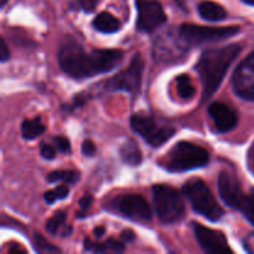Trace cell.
Segmentation results:
<instances>
[{
    "instance_id": "cell-1",
    "label": "cell",
    "mask_w": 254,
    "mask_h": 254,
    "mask_svg": "<svg viewBox=\"0 0 254 254\" xmlns=\"http://www.w3.org/2000/svg\"><path fill=\"white\" fill-rule=\"evenodd\" d=\"M121 50L86 51L79 44L68 41L60 49L59 64L62 71L72 78H88L112 71L123 61Z\"/></svg>"
},
{
    "instance_id": "cell-2",
    "label": "cell",
    "mask_w": 254,
    "mask_h": 254,
    "mask_svg": "<svg viewBox=\"0 0 254 254\" xmlns=\"http://www.w3.org/2000/svg\"><path fill=\"white\" fill-rule=\"evenodd\" d=\"M241 50L240 45L233 44L203 52L197 64V71L203 86L202 102L207 101L220 88L228 68L241 54Z\"/></svg>"
},
{
    "instance_id": "cell-3",
    "label": "cell",
    "mask_w": 254,
    "mask_h": 254,
    "mask_svg": "<svg viewBox=\"0 0 254 254\" xmlns=\"http://www.w3.org/2000/svg\"><path fill=\"white\" fill-rule=\"evenodd\" d=\"M210 161V154L205 148L190 141L175 144L160 160V165L170 173H184L203 168Z\"/></svg>"
},
{
    "instance_id": "cell-4",
    "label": "cell",
    "mask_w": 254,
    "mask_h": 254,
    "mask_svg": "<svg viewBox=\"0 0 254 254\" xmlns=\"http://www.w3.org/2000/svg\"><path fill=\"white\" fill-rule=\"evenodd\" d=\"M184 195L190 201L191 206L198 215L203 216L207 220H221L223 216V210L218 205L217 200L212 195L210 189L201 179H191L184 185Z\"/></svg>"
},
{
    "instance_id": "cell-5",
    "label": "cell",
    "mask_w": 254,
    "mask_h": 254,
    "mask_svg": "<svg viewBox=\"0 0 254 254\" xmlns=\"http://www.w3.org/2000/svg\"><path fill=\"white\" fill-rule=\"evenodd\" d=\"M153 198L156 215L165 225L179 222L185 216V203L176 189L168 185H155L153 188Z\"/></svg>"
},
{
    "instance_id": "cell-6",
    "label": "cell",
    "mask_w": 254,
    "mask_h": 254,
    "mask_svg": "<svg viewBox=\"0 0 254 254\" xmlns=\"http://www.w3.org/2000/svg\"><path fill=\"white\" fill-rule=\"evenodd\" d=\"M130 126L149 145L158 148L175 134V129L166 124H161L153 116L138 113L130 118Z\"/></svg>"
},
{
    "instance_id": "cell-7",
    "label": "cell",
    "mask_w": 254,
    "mask_h": 254,
    "mask_svg": "<svg viewBox=\"0 0 254 254\" xmlns=\"http://www.w3.org/2000/svg\"><path fill=\"white\" fill-rule=\"evenodd\" d=\"M237 32H240V27L236 25L226 27H208L202 25L184 24L179 29L181 39L189 47L208 44V42L222 41L228 37H232Z\"/></svg>"
},
{
    "instance_id": "cell-8",
    "label": "cell",
    "mask_w": 254,
    "mask_h": 254,
    "mask_svg": "<svg viewBox=\"0 0 254 254\" xmlns=\"http://www.w3.org/2000/svg\"><path fill=\"white\" fill-rule=\"evenodd\" d=\"M109 207L123 217L135 222L148 223L151 221L150 206L141 195L126 193V195L117 196L111 201Z\"/></svg>"
},
{
    "instance_id": "cell-9",
    "label": "cell",
    "mask_w": 254,
    "mask_h": 254,
    "mask_svg": "<svg viewBox=\"0 0 254 254\" xmlns=\"http://www.w3.org/2000/svg\"><path fill=\"white\" fill-rule=\"evenodd\" d=\"M144 71V60L141 55L136 54L131 60L128 68L119 72L118 74L107 81V91H126L129 93H136L140 88L141 77Z\"/></svg>"
},
{
    "instance_id": "cell-10",
    "label": "cell",
    "mask_w": 254,
    "mask_h": 254,
    "mask_svg": "<svg viewBox=\"0 0 254 254\" xmlns=\"http://www.w3.org/2000/svg\"><path fill=\"white\" fill-rule=\"evenodd\" d=\"M138 19L136 27L143 32H153L165 24L166 15L163 6L155 0H136Z\"/></svg>"
},
{
    "instance_id": "cell-11",
    "label": "cell",
    "mask_w": 254,
    "mask_h": 254,
    "mask_svg": "<svg viewBox=\"0 0 254 254\" xmlns=\"http://www.w3.org/2000/svg\"><path fill=\"white\" fill-rule=\"evenodd\" d=\"M232 84L237 96L254 102V52L237 67L233 74Z\"/></svg>"
},
{
    "instance_id": "cell-12",
    "label": "cell",
    "mask_w": 254,
    "mask_h": 254,
    "mask_svg": "<svg viewBox=\"0 0 254 254\" xmlns=\"http://www.w3.org/2000/svg\"><path fill=\"white\" fill-rule=\"evenodd\" d=\"M193 231H195L196 240L206 253L220 254V253H231V248L228 247L227 240L225 235L218 231L211 230L198 223H193Z\"/></svg>"
},
{
    "instance_id": "cell-13",
    "label": "cell",
    "mask_w": 254,
    "mask_h": 254,
    "mask_svg": "<svg viewBox=\"0 0 254 254\" xmlns=\"http://www.w3.org/2000/svg\"><path fill=\"white\" fill-rule=\"evenodd\" d=\"M218 192L226 205L236 210L240 208L241 202L246 195L237 176L230 171H222L218 176Z\"/></svg>"
},
{
    "instance_id": "cell-14",
    "label": "cell",
    "mask_w": 254,
    "mask_h": 254,
    "mask_svg": "<svg viewBox=\"0 0 254 254\" xmlns=\"http://www.w3.org/2000/svg\"><path fill=\"white\" fill-rule=\"evenodd\" d=\"M208 114L212 119L216 130L220 133H227L232 130L238 123L237 112L223 102H213L208 107Z\"/></svg>"
},
{
    "instance_id": "cell-15",
    "label": "cell",
    "mask_w": 254,
    "mask_h": 254,
    "mask_svg": "<svg viewBox=\"0 0 254 254\" xmlns=\"http://www.w3.org/2000/svg\"><path fill=\"white\" fill-rule=\"evenodd\" d=\"M198 14L202 19L208 20V21H221L227 16V11L225 10V7L213 1L200 2L198 4Z\"/></svg>"
},
{
    "instance_id": "cell-16",
    "label": "cell",
    "mask_w": 254,
    "mask_h": 254,
    "mask_svg": "<svg viewBox=\"0 0 254 254\" xmlns=\"http://www.w3.org/2000/svg\"><path fill=\"white\" fill-rule=\"evenodd\" d=\"M84 250L93 253H122L124 252V245L121 241L108 240L103 243H93L91 240H84Z\"/></svg>"
},
{
    "instance_id": "cell-17",
    "label": "cell",
    "mask_w": 254,
    "mask_h": 254,
    "mask_svg": "<svg viewBox=\"0 0 254 254\" xmlns=\"http://www.w3.org/2000/svg\"><path fill=\"white\" fill-rule=\"evenodd\" d=\"M119 154H121L122 160L130 166L140 165L141 160H143L141 151L140 149H139L138 144L134 140H131V139L127 140L126 143L121 146Z\"/></svg>"
},
{
    "instance_id": "cell-18",
    "label": "cell",
    "mask_w": 254,
    "mask_h": 254,
    "mask_svg": "<svg viewBox=\"0 0 254 254\" xmlns=\"http://www.w3.org/2000/svg\"><path fill=\"white\" fill-rule=\"evenodd\" d=\"M93 26L97 31L103 34H114L121 29V22L116 16L104 11L97 15L96 19L93 20Z\"/></svg>"
},
{
    "instance_id": "cell-19",
    "label": "cell",
    "mask_w": 254,
    "mask_h": 254,
    "mask_svg": "<svg viewBox=\"0 0 254 254\" xmlns=\"http://www.w3.org/2000/svg\"><path fill=\"white\" fill-rule=\"evenodd\" d=\"M47 233L56 236L62 233V236H68L72 232V228L66 226V212L64 211H57L46 223Z\"/></svg>"
},
{
    "instance_id": "cell-20",
    "label": "cell",
    "mask_w": 254,
    "mask_h": 254,
    "mask_svg": "<svg viewBox=\"0 0 254 254\" xmlns=\"http://www.w3.org/2000/svg\"><path fill=\"white\" fill-rule=\"evenodd\" d=\"M45 124L40 117L34 119H26L21 124V135L24 139L32 140V139L39 138L40 135L45 133Z\"/></svg>"
},
{
    "instance_id": "cell-21",
    "label": "cell",
    "mask_w": 254,
    "mask_h": 254,
    "mask_svg": "<svg viewBox=\"0 0 254 254\" xmlns=\"http://www.w3.org/2000/svg\"><path fill=\"white\" fill-rule=\"evenodd\" d=\"M78 179L79 174L72 170H56L47 175V181L51 184L64 183L66 185H74Z\"/></svg>"
},
{
    "instance_id": "cell-22",
    "label": "cell",
    "mask_w": 254,
    "mask_h": 254,
    "mask_svg": "<svg viewBox=\"0 0 254 254\" xmlns=\"http://www.w3.org/2000/svg\"><path fill=\"white\" fill-rule=\"evenodd\" d=\"M176 89H178L179 97L181 99H185V101L193 98L196 93L192 81H191L188 74H180L178 77V79H176Z\"/></svg>"
},
{
    "instance_id": "cell-23",
    "label": "cell",
    "mask_w": 254,
    "mask_h": 254,
    "mask_svg": "<svg viewBox=\"0 0 254 254\" xmlns=\"http://www.w3.org/2000/svg\"><path fill=\"white\" fill-rule=\"evenodd\" d=\"M238 210H240L241 212L246 216V218L254 226V189L250 191V193H246Z\"/></svg>"
},
{
    "instance_id": "cell-24",
    "label": "cell",
    "mask_w": 254,
    "mask_h": 254,
    "mask_svg": "<svg viewBox=\"0 0 254 254\" xmlns=\"http://www.w3.org/2000/svg\"><path fill=\"white\" fill-rule=\"evenodd\" d=\"M32 243H34V247L36 250V252L39 253H60L61 250L57 247H55L54 245H51L50 242H47V240L45 237H42L41 235L36 233L34 236V240H32Z\"/></svg>"
},
{
    "instance_id": "cell-25",
    "label": "cell",
    "mask_w": 254,
    "mask_h": 254,
    "mask_svg": "<svg viewBox=\"0 0 254 254\" xmlns=\"http://www.w3.org/2000/svg\"><path fill=\"white\" fill-rule=\"evenodd\" d=\"M68 196V188L66 185H60L55 188L54 190H50L45 193L44 198L49 205L56 202L57 200H64Z\"/></svg>"
},
{
    "instance_id": "cell-26",
    "label": "cell",
    "mask_w": 254,
    "mask_h": 254,
    "mask_svg": "<svg viewBox=\"0 0 254 254\" xmlns=\"http://www.w3.org/2000/svg\"><path fill=\"white\" fill-rule=\"evenodd\" d=\"M55 145H56L57 150H60L61 153H69L71 151V144H69V140L66 136H56L55 138Z\"/></svg>"
},
{
    "instance_id": "cell-27",
    "label": "cell",
    "mask_w": 254,
    "mask_h": 254,
    "mask_svg": "<svg viewBox=\"0 0 254 254\" xmlns=\"http://www.w3.org/2000/svg\"><path fill=\"white\" fill-rule=\"evenodd\" d=\"M243 248L246 250V252L254 254V232L248 233L243 238Z\"/></svg>"
},
{
    "instance_id": "cell-28",
    "label": "cell",
    "mask_w": 254,
    "mask_h": 254,
    "mask_svg": "<svg viewBox=\"0 0 254 254\" xmlns=\"http://www.w3.org/2000/svg\"><path fill=\"white\" fill-rule=\"evenodd\" d=\"M41 155L42 158L49 159V160L50 159H54L56 156V149L52 145H50V144H44L41 146Z\"/></svg>"
},
{
    "instance_id": "cell-29",
    "label": "cell",
    "mask_w": 254,
    "mask_h": 254,
    "mask_svg": "<svg viewBox=\"0 0 254 254\" xmlns=\"http://www.w3.org/2000/svg\"><path fill=\"white\" fill-rule=\"evenodd\" d=\"M82 153L86 156H93L96 153V145L92 140H84L82 144Z\"/></svg>"
},
{
    "instance_id": "cell-30",
    "label": "cell",
    "mask_w": 254,
    "mask_h": 254,
    "mask_svg": "<svg viewBox=\"0 0 254 254\" xmlns=\"http://www.w3.org/2000/svg\"><path fill=\"white\" fill-rule=\"evenodd\" d=\"M92 202H93V197H92V195H84L83 197L79 198L78 201L79 208H81L82 211L88 210V208L92 206Z\"/></svg>"
},
{
    "instance_id": "cell-31",
    "label": "cell",
    "mask_w": 254,
    "mask_h": 254,
    "mask_svg": "<svg viewBox=\"0 0 254 254\" xmlns=\"http://www.w3.org/2000/svg\"><path fill=\"white\" fill-rule=\"evenodd\" d=\"M81 2V6L84 11H93L96 9L97 4L99 2V0H79Z\"/></svg>"
},
{
    "instance_id": "cell-32",
    "label": "cell",
    "mask_w": 254,
    "mask_h": 254,
    "mask_svg": "<svg viewBox=\"0 0 254 254\" xmlns=\"http://www.w3.org/2000/svg\"><path fill=\"white\" fill-rule=\"evenodd\" d=\"M247 166L250 169L251 173L254 175V143L251 145L250 150L247 154Z\"/></svg>"
},
{
    "instance_id": "cell-33",
    "label": "cell",
    "mask_w": 254,
    "mask_h": 254,
    "mask_svg": "<svg viewBox=\"0 0 254 254\" xmlns=\"http://www.w3.org/2000/svg\"><path fill=\"white\" fill-rule=\"evenodd\" d=\"M10 59V51L4 39H1V51H0V60L1 62H6Z\"/></svg>"
},
{
    "instance_id": "cell-34",
    "label": "cell",
    "mask_w": 254,
    "mask_h": 254,
    "mask_svg": "<svg viewBox=\"0 0 254 254\" xmlns=\"http://www.w3.org/2000/svg\"><path fill=\"white\" fill-rule=\"evenodd\" d=\"M122 240L127 243L134 242V241H135V233H134L133 231H129V230L124 231V232L122 233Z\"/></svg>"
},
{
    "instance_id": "cell-35",
    "label": "cell",
    "mask_w": 254,
    "mask_h": 254,
    "mask_svg": "<svg viewBox=\"0 0 254 254\" xmlns=\"http://www.w3.org/2000/svg\"><path fill=\"white\" fill-rule=\"evenodd\" d=\"M104 232H106V228H104V227H97L96 230H94V236H96L97 238H101L102 236L104 235Z\"/></svg>"
},
{
    "instance_id": "cell-36",
    "label": "cell",
    "mask_w": 254,
    "mask_h": 254,
    "mask_svg": "<svg viewBox=\"0 0 254 254\" xmlns=\"http://www.w3.org/2000/svg\"><path fill=\"white\" fill-rule=\"evenodd\" d=\"M14 252H17V253L22 252V253H24L25 251L22 250L21 247H19V246H17V245H15V246H14V248H11V250H10V253H14Z\"/></svg>"
},
{
    "instance_id": "cell-37",
    "label": "cell",
    "mask_w": 254,
    "mask_h": 254,
    "mask_svg": "<svg viewBox=\"0 0 254 254\" xmlns=\"http://www.w3.org/2000/svg\"><path fill=\"white\" fill-rule=\"evenodd\" d=\"M243 2H246V4H248V5H253L254 6V0H242Z\"/></svg>"
},
{
    "instance_id": "cell-38",
    "label": "cell",
    "mask_w": 254,
    "mask_h": 254,
    "mask_svg": "<svg viewBox=\"0 0 254 254\" xmlns=\"http://www.w3.org/2000/svg\"><path fill=\"white\" fill-rule=\"evenodd\" d=\"M6 2H7V0H0V6L4 7V6H5V4H6Z\"/></svg>"
}]
</instances>
